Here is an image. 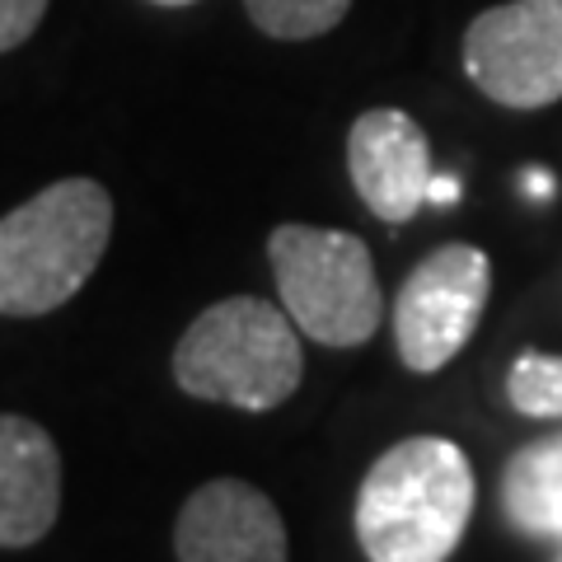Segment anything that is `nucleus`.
<instances>
[{
    "instance_id": "9b49d317",
    "label": "nucleus",
    "mask_w": 562,
    "mask_h": 562,
    "mask_svg": "<svg viewBox=\"0 0 562 562\" xmlns=\"http://www.w3.org/2000/svg\"><path fill=\"white\" fill-rule=\"evenodd\" d=\"M249 20L281 43H305L319 33L338 29L342 14L351 10V0H244Z\"/></svg>"
},
{
    "instance_id": "1a4fd4ad",
    "label": "nucleus",
    "mask_w": 562,
    "mask_h": 562,
    "mask_svg": "<svg viewBox=\"0 0 562 562\" xmlns=\"http://www.w3.org/2000/svg\"><path fill=\"white\" fill-rule=\"evenodd\" d=\"M61 512V454L33 417L0 413V549L38 543Z\"/></svg>"
},
{
    "instance_id": "f257e3e1",
    "label": "nucleus",
    "mask_w": 562,
    "mask_h": 562,
    "mask_svg": "<svg viewBox=\"0 0 562 562\" xmlns=\"http://www.w3.org/2000/svg\"><path fill=\"white\" fill-rule=\"evenodd\" d=\"M473 464L446 436H408L357 492V539L371 562H446L473 516Z\"/></svg>"
},
{
    "instance_id": "7ed1b4c3",
    "label": "nucleus",
    "mask_w": 562,
    "mask_h": 562,
    "mask_svg": "<svg viewBox=\"0 0 562 562\" xmlns=\"http://www.w3.org/2000/svg\"><path fill=\"white\" fill-rule=\"evenodd\" d=\"M305 351L301 328L286 310L258 295L202 310L173 347V380L179 390L206 403H231L244 413H268L301 390Z\"/></svg>"
},
{
    "instance_id": "ddd939ff",
    "label": "nucleus",
    "mask_w": 562,
    "mask_h": 562,
    "mask_svg": "<svg viewBox=\"0 0 562 562\" xmlns=\"http://www.w3.org/2000/svg\"><path fill=\"white\" fill-rule=\"evenodd\" d=\"M52 0H0V52L24 47L38 33Z\"/></svg>"
},
{
    "instance_id": "39448f33",
    "label": "nucleus",
    "mask_w": 562,
    "mask_h": 562,
    "mask_svg": "<svg viewBox=\"0 0 562 562\" xmlns=\"http://www.w3.org/2000/svg\"><path fill=\"white\" fill-rule=\"evenodd\" d=\"M492 291V262L473 244H441L408 272L394 301V347L408 371L431 375L473 338Z\"/></svg>"
},
{
    "instance_id": "f3484780",
    "label": "nucleus",
    "mask_w": 562,
    "mask_h": 562,
    "mask_svg": "<svg viewBox=\"0 0 562 562\" xmlns=\"http://www.w3.org/2000/svg\"><path fill=\"white\" fill-rule=\"evenodd\" d=\"M558 543H562V539H558ZM553 562H562V549H558V558H553Z\"/></svg>"
},
{
    "instance_id": "423d86ee",
    "label": "nucleus",
    "mask_w": 562,
    "mask_h": 562,
    "mask_svg": "<svg viewBox=\"0 0 562 562\" xmlns=\"http://www.w3.org/2000/svg\"><path fill=\"white\" fill-rule=\"evenodd\" d=\"M464 70L502 109L562 99V0H506L464 29Z\"/></svg>"
},
{
    "instance_id": "f03ea898",
    "label": "nucleus",
    "mask_w": 562,
    "mask_h": 562,
    "mask_svg": "<svg viewBox=\"0 0 562 562\" xmlns=\"http://www.w3.org/2000/svg\"><path fill=\"white\" fill-rule=\"evenodd\" d=\"M113 235V198L94 179H61L0 216V314L38 319L99 272Z\"/></svg>"
},
{
    "instance_id": "20e7f679",
    "label": "nucleus",
    "mask_w": 562,
    "mask_h": 562,
    "mask_svg": "<svg viewBox=\"0 0 562 562\" xmlns=\"http://www.w3.org/2000/svg\"><path fill=\"white\" fill-rule=\"evenodd\" d=\"M281 310L305 338L324 347H361L384 319V291L375 281L371 249L347 231L319 225H277L268 235Z\"/></svg>"
},
{
    "instance_id": "6e6552de",
    "label": "nucleus",
    "mask_w": 562,
    "mask_h": 562,
    "mask_svg": "<svg viewBox=\"0 0 562 562\" xmlns=\"http://www.w3.org/2000/svg\"><path fill=\"white\" fill-rule=\"evenodd\" d=\"M351 188L384 225H403L427 206L431 188V146L427 132L403 109H371L347 132Z\"/></svg>"
},
{
    "instance_id": "0eeeda50",
    "label": "nucleus",
    "mask_w": 562,
    "mask_h": 562,
    "mask_svg": "<svg viewBox=\"0 0 562 562\" xmlns=\"http://www.w3.org/2000/svg\"><path fill=\"white\" fill-rule=\"evenodd\" d=\"M179 562H286V525L268 492L244 479H211L173 525Z\"/></svg>"
},
{
    "instance_id": "4468645a",
    "label": "nucleus",
    "mask_w": 562,
    "mask_h": 562,
    "mask_svg": "<svg viewBox=\"0 0 562 562\" xmlns=\"http://www.w3.org/2000/svg\"><path fill=\"white\" fill-rule=\"evenodd\" d=\"M427 202H431V206H450V202H460V179H454V173H431Z\"/></svg>"
},
{
    "instance_id": "2eb2a0df",
    "label": "nucleus",
    "mask_w": 562,
    "mask_h": 562,
    "mask_svg": "<svg viewBox=\"0 0 562 562\" xmlns=\"http://www.w3.org/2000/svg\"><path fill=\"white\" fill-rule=\"evenodd\" d=\"M525 192H530V198L535 202H543V198H553V192H558V183H553V173H543V169H525Z\"/></svg>"
},
{
    "instance_id": "9d476101",
    "label": "nucleus",
    "mask_w": 562,
    "mask_h": 562,
    "mask_svg": "<svg viewBox=\"0 0 562 562\" xmlns=\"http://www.w3.org/2000/svg\"><path fill=\"white\" fill-rule=\"evenodd\" d=\"M502 516L530 539H562V431L539 436L506 460Z\"/></svg>"
},
{
    "instance_id": "dca6fc26",
    "label": "nucleus",
    "mask_w": 562,
    "mask_h": 562,
    "mask_svg": "<svg viewBox=\"0 0 562 562\" xmlns=\"http://www.w3.org/2000/svg\"><path fill=\"white\" fill-rule=\"evenodd\" d=\"M150 5H169L173 10V5H192V0H150Z\"/></svg>"
},
{
    "instance_id": "f8f14e48",
    "label": "nucleus",
    "mask_w": 562,
    "mask_h": 562,
    "mask_svg": "<svg viewBox=\"0 0 562 562\" xmlns=\"http://www.w3.org/2000/svg\"><path fill=\"white\" fill-rule=\"evenodd\" d=\"M506 398L520 417H562V357L520 351L506 375Z\"/></svg>"
}]
</instances>
